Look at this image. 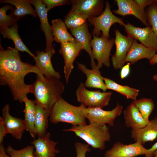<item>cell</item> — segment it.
Instances as JSON below:
<instances>
[{
	"label": "cell",
	"mask_w": 157,
	"mask_h": 157,
	"mask_svg": "<svg viewBox=\"0 0 157 157\" xmlns=\"http://www.w3.org/2000/svg\"><path fill=\"white\" fill-rule=\"evenodd\" d=\"M63 131L74 132L76 136L93 148L101 150L105 149L106 142L110 139L109 128L106 125L89 123L83 125L72 126Z\"/></svg>",
	"instance_id": "277c9868"
},
{
	"label": "cell",
	"mask_w": 157,
	"mask_h": 157,
	"mask_svg": "<svg viewBox=\"0 0 157 157\" xmlns=\"http://www.w3.org/2000/svg\"><path fill=\"white\" fill-rule=\"evenodd\" d=\"M145 12L148 24L157 36V4L154 2Z\"/></svg>",
	"instance_id": "836d02e7"
},
{
	"label": "cell",
	"mask_w": 157,
	"mask_h": 157,
	"mask_svg": "<svg viewBox=\"0 0 157 157\" xmlns=\"http://www.w3.org/2000/svg\"><path fill=\"white\" fill-rule=\"evenodd\" d=\"M148 152V149L140 142L124 144L118 141L106 152L104 157H135Z\"/></svg>",
	"instance_id": "8fae6325"
},
{
	"label": "cell",
	"mask_w": 157,
	"mask_h": 157,
	"mask_svg": "<svg viewBox=\"0 0 157 157\" xmlns=\"http://www.w3.org/2000/svg\"><path fill=\"white\" fill-rule=\"evenodd\" d=\"M29 0L31 4L35 7V10L39 17L41 29L44 32L45 37V51H47L53 48V42L54 40L52 26L49 24L47 17L48 11L42 0Z\"/></svg>",
	"instance_id": "5bb4252c"
},
{
	"label": "cell",
	"mask_w": 157,
	"mask_h": 157,
	"mask_svg": "<svg viewBox=\"0 0 157 157\" xmlns=\"http://www.w3.org/2000/svg\"><path fill=\"white\" fill-rule=\"evenodd\" d=\"M141 9L144 11L147 6H149L154 2V0H135Z\"/></svg>",
	"instance_id": "f35d334b"
},
{
	"label": "cell",
	"mask_w": 157,
	"mask_h": 157,
	"mask_svg": "<svg viewBox=\"0 0 157 157\" xmlns=\"http://www.w3.org/2000/svg\"><path fill=\"white\" fill-rule=\"evenodd\" d=\"M76 63L78 68L86 76V79L84 83L86 87L99 89L104 92L106 91L107 89L99 69L97 67L89 69L83 64L78 62Z\"/></svg>",
	"instance_id": "7402d4cb"
},
{
	"label": "cell",
	"mask_w": 157,
	"mask_h": 157,
	"mask_svg": "<svg viewBox=\"0 0 157 157\" xmlns=\"http://www.w3.org/2000/svg\"><path fill=\"white\" fill-rule=\"evenodd\" d=\"M149 63L151 65L157 64V54H156L153 58L149 61Z\"/></svg>",
	"instance_id": "b9f144b4"
},
{
	"label": "cell",
	"mask_w": 157,
	"mask_h": 157,
	"mask_svg": "<svg viewBox=\"0 0 157 157\" xmlns=\"http://www.w3.org/2000/svg\"><path fill=\"white\" fill-rule=\"evenodd\" d=\"M130 65L129 63L124 65L121 68L120 72V78L124 79L127 77L130 74Z\"/></svg>",
	"instance_id": "8d00e7d4"
},
{
	"label": "cell",
	"mask_w": 157,
	"mask_h": 157,
	"mask_svg": "<svg viewBox=\"0 0 157 157\" xmlns=\"http://www.w3.org/2000/svg\"><path fill=\"white\" fill-rule=\"evenodd\" d=\"M123 26L128 35L139 41L145 46L154 49L157 52V36L150 26L141 28L129 22Z\"/></svg>",
	"instance_id": "30bf717a"
},
{
	"label": "cell",
	"mask_w": 157,
	"mask_h": 157,
	"mask_svg": "<svg viewBox=\"0 0 157 157\" xmlns=\"http://www.w3.org/2000/svg\"><path fill=\"white\" fill-rule=\"evenodd\" d=\"M60 44L59 53L63 56L64 58L63 72L65 81L67 83L74 68V62L83 49L81 44L77 41Z\"/></svg>",
	"instance_id": "7c38bea8"
},
{
	"label": "cell",
	"mask_w": 157,
	"mask_h": 157,
	"mask_svg": "<svg viewBox=\"0 0 157 157\" xmlns=\"http://www.w3.org/2000/svg\"><path fill=\"white\" fill-rule=\"evenodd\" d=\"M115 44V38L93 36L90 42L93 56L97 61V68L99 69L103 65L107 67L110 66V56Z\"/></svg>",
	"instance_id": "52a82bcc"
},
{
	"label": "cell",
	"mask_w": 157,
	"mask_h": 157,
	"mask_svg": "<svg viewBox=\"0 0 157 157\" xmlns=\"http://www.w3.org/2000/svg\"><path fill=\"white\" fill-rule=\"evenodd\" d=\"M112 94L111 91L89 90L86 88L84 84L81 82L76 91L77 101L87 108H102L108 106Z\"/></svg>",
	"instance_id": "8992f818"
},
{
	"label": "cell",
	"mask_w": 157,
	"mask_h": 157,
	"mask_svg": "<svg viewBox=\"0 0 157 157\" xmlns=\"http://www.w3.org/2000/svg\"><path fill=\"white\" fill-rule=\"evenodd\" d=\"M1 34L3 38L12 40L15 46V48L18 51L26 52L31 56L34 58L35 56L26 47L19 35L17 23L10 27L0 29Z\"/></svg>",
	"instance_id": "484cf974"
},
{
	"label": "cell",
	"mask_w": 157,
	"mask_h": 157,
	"mask_svg": "<svg viewBox=\"0 0 157 157\" xmlns=\"http://www.w3.org/2000/svg\"><path fill=\"white\" fill-rule=\"evenodd\" d=\"M88 144L76 142L74 144V147L76 156L74 157H86L87 152L91 151V149Z\"/></svg>",
	"instance_id": "e575fe53"
},
{
	"label": "cell",
	"mask_w": 157,
	"mask_h": 157,
	"mask_svg": "<svg viewBox=\"0 0 157 157\" xmlns=\"http://www.w3.org/2000/svg\"><path fill=\"white\" fill-rule=\"evenodd\" d=\"M53 40L60 44L77 40L68 32L64 22L61 19H56L51 21Z\"/></svg>",
	"instance_id": "cb8c5ba5"
},
{
	"label": "cell",
	"mask_w": 157,
	"mask_h": 157,
	"mask_svg": "<svg viewBox=\"0 0 157 157\" xmlns=\"http://www.w3.org/2000/svg\"><path fill=\"white\" fill-rule=\"evenodd\" d=\"M114 32L116 49L115 54L112 56L111 61L113 67L117 70L124 65L125 59L134 39L122 34L117 29H115Z\"/></svg>",
	"instance_id": "9c48e42d"
},
{
	"label": "cell",
	"mask_w": 157,
	"mask_h": 157,
	"mask_svg": "<svg viewBox=\"0 0 157 157\" xmlns=\"http://www.w3.org/2000/svg\"><path fill=\"white\" fill-rule=\"evenodd\" d=\"M51 134L47 132L44 136L38 137L31 142L35 149V157H56L60 151L56 148L58 142L50 139Z\"/></svg>",
	"instance_id": "e0dca14e"
},
{
	"label": "cell",
	"mask_w": 157,
	"mask_h": 157,
	"mask_svg": "<svg viewBox=\"0 0 157 157\" xmlns=\"http://www.w3.org/2000/svg\"><path fill=\"white\" fill-rule=\"evenodd\" d=\"M118 8L113 12L117 14L123 16L128 15L134 16L139 19L144 25L148 26L145 15V12L142 10L133 0H115Z\"/></svg>",
	"instance_id": "ac0fdd59"
},
{
	"label": "cell",
	"mask_w": 157,
	"mask_h": 157,
	"mask_svg": "<svg viewBox=\"0 0 157 157\" xmlns=\"http://www.w3.org/2000/svg\"><path fill=\"white\" fill-rule=\"evenodd\" d=\"M34 73L43 80L45 77L35 66L22 61L21 56L15 48L7 47L5 50L0 48V85L7 86L13 100L22 104L27 95L32 92V85L24 82L28 74Z\"/></svg>",
	"instance_id": "6da1fadb"
},
{
	"label": "cell",
	"mask_w": 157,
	"mask_h": 157,
	"mask_svg": "<svg viewBox=\"0 0 157 157\" xmlns=\"http://www.w3.org/2000/svg\"><path fill=\"white\" fill-rule=\"evenodd\" d=\"M102 0H72L70 11L79 13L88 19L101 14L104 11Z\"/></svg>",
	"instance_id": "4fadbf2b"
},
{
	"label": "cell",
	"mask_w": 157,
	"mask_h": 157,
	"mask_svg": "<svg viewBox=\"0 0 157 157\" xmlns=\"http://www.w3.org/2000/svg\"><path fill=\"white\" fill-rule=\"evenodd\" d=\"M42 1L48 12L54 7L71 3V1L67 0H42Z\"/></svg>",
	"instance_id": "d590c367"
},
{
	"label": "cell",
	"mask_w": 157,
	"mask_h": 157,
	"mask_svg": "<svg viewBox=\"0 0 157 157\" xmlns=\"http://www.w3.org/2000/svg\"><path fill=\"white\" fill-rule=\"evenodd\" d=\"M155 2L157 4V0H154Z\"/></svg>",
	"instance_id": "f6af8a7d"
},
{
	"label": "cell",
	"mask_w": 157,
	"mask_h": 157,
	"mask_svg": "<svg viewBox=\"0 0 157 157\" xmlns=\"http://www.w3.org/2000/svg\"><path fill=\"white\" fill-rule=\"evenodd\" d=\"M138 108L144 119L149 121V116L155 107V104L151 99L143 98L136 99L132 102Z\"/></svg>",
	"instance_id": "f546056e"
},
{
	"label": "cell",
	"mask_w": 157,
	"mask_h": 157,
	"mask_svg": "<svg viewBox=\"0 0 157 157\" xmlns=\"http://www.w3.org/2000/svg\"><path fill=\"white\" fill-rule=\"evenodd\" d=\"M153 79L155 81L157 82V74L154 75L152 77Z\"/></svg>",
	"instance_id": "ee69618b"
},
{
	"label": "cell",
	"mask_w": 157,
	"mask_h": 157,
	"mask_svg": "<svg viewBox=\"0 0 157 157\" xmlns=\"http://www.w3.org/2000/svg\"><path fill=\"white\" fill-rule=\"evenodd\" d=\"M131 137L135 142H140L143 145L146 142L153 141L157 137V117L149 120L143 128L131 129Z\"/></svg>",
	"instance_id": "ffe728a7"
},
{
	"label": "cell",
	"mask_w": 157,
	"mask_h": 157,
	"mask_svg": "<svg viewBox=\"0 0 157 157\" xmlns=\"http://www.w3.org/2000/svg\"><path fill=\"white\" fill-rule=\"evenodd\" d=\"M51 111L36 104V114L34 132L38 137H43L47 133L48 119Z\"/></svg>",
	"instance_id": "d4e9b609"
},
{
	"label": "cell",
	"mask_w": 157,
	"mask_h": 157,
	"mask_svg": "<svg viewBox=\"0 0 157 157\" xmlns=\"http://www.w3.org/2000/svg\"><path fill=\"white\" fill-rule=\"evenodd\" d=\"M32 85V92L36 104L51 111L56 102L62 97L65 87L60 79L45 77L42 80L36 76Z\"/></svg>",
	"instance_id": "7a4b0ae2"
},
{
	"label": "cell",
	"mask_w": 157,
	"mask_h": 157,
	"mask_svg": "<svg viewBox=\"0 0 157 157\" xmlns=\"http://www.w3.org/2000/svg\"><path fill=\"white\" fill-rule=\"evenodd\" d=\"M10 5H6L0 8V29L4 28L10 27L16 23L19 19L11 14L8 15L7 11L12 9Z\"/></svg>",
	"instance_id": "1f68e13d"
},
{
	"label": "cell",
	"mask_w": 157,
	"mask_h": 157,
	"mask_svg": "<svg viewBox=\"0 0 157 157\" xmlns=\"http://www.w3.org/2000/svg\"><path fill=\"white\" fill-rule=\"evenodd\" d=\"M33 145L28 146L20 150H16L8 145L5 149L7 153L10 157H35Z\"/></svg>",
	"instance_id": "d6a6232c"
},
{
	"label": "cell",
	"mask_w": 157,
	"mask_h": 157,
	"mask_svg": "<svg viewBox=\"0 0 157 157\" xmlns=\"http://www.w3.org/2000/svg\"><path fill=\"white\" fill-rule=\"evenodd\" d=\"M109 2L106 1L105 7L102 13L98 16L88 18L87 20L94 27L92 36H103L110 38L109 31L112 26L117 23L121 26L125 24L123 19L115 15L111 11Z\"/></svg>",
	"instance_id": "5b68a950"
},
{
	"label": "cell",
	"mask_w": 157,
	"mask_h": 157,
	"mask_svg": "<svg viewBox=\"0 0 157 157\" xmlns=\"http://www.w3.org/2000/svg\"><path fill=\"white\" fill-rule=\"evenodd\" d=\"M7 132L2 117H0V144L3 143L4 138L7 134Z\"/></svg>",
	"instance_id": "74e56055"
},
{
	"label": "cell",
	"mask_w": 157,
	"mask_h": 157,
	"mask_svg": "<svg viewBox=\"0 0 157 157\" xmlns=\"http://www.w3.org/2000/svg\"><path fill=\"white\" fill-rule=\"evenodd\" d=\"M103 78L107 89L115 91L125 96L128 99L133 101L137 99L140 91L139 90L120 85L108 78L103 77Z\"/></svg>",
	"instance_id": "f1b7e54d"
},
{
	"label": "cell",
	"mask_w": 157,
	"mask_h": 157,
	"mask_svg": "<svg viewBox=\"0 0 157 157\" xmlns=\"http://www.w3.org/2000/svg\"><path fill=\"white\" fill-rule=\"evenodd\" d=\"M156 149H157V142L154 144L151 148L148 149V152L147 154L145 155V157H153L152 153Z\"/></svg>",
	"instance_id": "ab89813d"
},
{
	"label": "cell",
	"mask_w": 157,
	"mask_h": 157,
	"mask_svg": "<svg viewBox=\"0 0 157 157\" xmlns=\"http://www.w3.org/2000/svg\"><path fill=\"white\" fill-rule=\"evenodd\" d=\"M55 52L54 48L47 51L37 50L36 52V56L33 59L35 65L45 77L60 79L61 77L60 73L55 70L51 62V58Z\"/></svg>",
	"instance_id": "9a60e30c"
},
{
	"label": "cell",
	"mask_w": 157,
	"mask_h": 157,
	"mask_svg": "<svg viewBox=\"0 0 157 157\" xmlns=\"http://www.w3.org/2000/svg\"><path fill=\"white\" fill-rule=\"evenodd\" d=\"M125 126L131 129H136L144 127L149 122L143 117L138 108L132 102L124 110Z\"/></svg>",
	"instance_id": "603a6c76"
},
{
	"label": "cell",
	"mask_w": 157,
	"mask_h": 157,
	"mask_svg": "<svg viewBox=\"0 0 157 157\" xmlns=\"http://www.w3.org/2000/svg\"><path fill=\"white\" fill-rule=\"evenodd\" d=\"M1 3L10 4L15 6V9L11 14L19 19L27 15L34 17L38 15L31 5L29 0H2Z\"/></svg>",
	"instance_id": "4316f807"
},
{
	"label": "cell",
	"mask_w": 157,
	"mask_h": 157,
	"mask_svg": "<svg viewBox=\"0 0 157 157\" xmlns=\"http://www.w3.org/2000/svg\"><path fill=\"white\" fill-rule=\"evenodd\" d=\"M123 109V106L119 103L110 110H104L99 107H87L86 118L89 123H96L100 125L108 124L112 126L114 125L115 119L121 114Z\"/></svg>",
	"instance_id": "ba28073f"
},
{
	"label": "cell",
	"mask_w": 157,
	"mask_h": 157,
	"mask_svg": "<svg viewBox=\"0 0 157 157\" xmlns=\"http://www.w3.org/2000/svg\"><path fill=\"white\" fill-rule=\"evenodd\" d=\"M156 52L154 49L147 47L134 39L126 56L124 63H129L133 64L143 58L147 59L150 61L153 58Z\"/></svg>",
	"instance_id": "d6986e66"
},
{
	"label": "cell",
	"mask_w": 157,
	"mask_h": 157,
	"mask_svg": "<svg viewBox=\"0 0 157 157\" xmlns=\"http://www.w3.org/2000/svg\"><path fill=\"white\" fill-rule=\"evenodd\" d=\"M88 18L78 13L70 11L65 17L64 22L67 28H78L85 24Z\"/></svg>",
	"instance_id": "4dcf8cb0"
},
{
	"label": "cell",
	"mask_w": 157,
	"mask_h": 157,
	"mask_svg": "<svg viewBox=\"0 0 157 157\" xmlns=\"http://www.w3.org/2000/svg\"><path fill=\"white\" fill-rule=\"evenodd\" d=\"M25 108L23 110L27 131H28L31 136L35 139V135L34 132L35 118L36 103L35 100L29 99L27 97L24 101Z\"/></svg>",
	"instance_id": "83f0119b"
},
{
	"label": "cell",
	"mask_w": 157,
	"mask_h": 157,
	"mask_svg": "<svg viewBox=\"0 0 157 157\" xmlns=\"http://www.w3.org/2000/svg\"><path fill=\"white\" fill-rule=\"evenodd\" d=\"M86 108L81 104L78 106L72 105L61 97L52 108L49 120L53 124L62 122L70 124L72 126L86 125Z\"/></svg>",
	"instance_id": "3957f363"
},
{
	"label": "cell",
	"mask_w": 157,
	"mask_h": 157,
	"mask_svg": "<svg viewBox=\"0 0 157 157\" xmlns=\"http://www.w3.org/2000/svg\"><path fill=\"white\" fill-rule=\"evenodd\" d=\"M152 155L153 157H157V149L154 151Z\"/></svg>",
	"instance_id": "7bdbcfd3"
},
{
	"label": "cell",
	"mask_w": 157,
	"mask_h": 157,
	"mask_svg": "<svg viewBox=\"0 0 157 157\" xmlns=\"http://www.w3.org/2000/svg\"><path fill=\"white\" fill-rule=\"evenodd\" d=\"M70 30L72 34L81 45L83 49L86 51L89 55L92 69L96 68L97 64L95 62L90 45L91 36L87 23L78 28L71 29Z\"/></svg>",
	"instance_id": "44dd1931"
},
{
	"label": "cell",
	"mask_w": 157,
	"mask_h": 157,
	"mask_svg": "<svg viewBox=\"0 0 157 157\" xmlns=\"http://www.w3.org/2000/svg\"><path fill=\"white\" fill-rule=\"evenodd\" d=\"M10 105L5 104L2 108V117L8 133L17 139H21L24 131H27L24 120L12 116L9 112Z\"/></svg>",
	"instance_id": "2e32d148"
},
{
	"label": "cell",
	"mask_w": 157,
	"mask_h": 157,
	"mask_svg": "<svg viewBox=\"0 0 157 157\" xmlns=\"http://www.w3.org/2000/svg\"><path fill=\"white\" fill-rule=\"evenodd\" d=\"M0 157H10L7 153L3 143L0 144Z\"/></svg>",
	"instance_id": "60d3db41"
}]
</instances>
